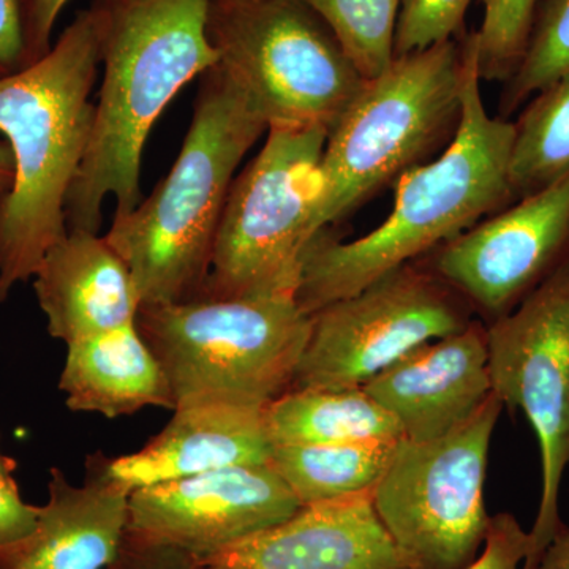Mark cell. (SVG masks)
Instances as JSON below:
<instances>
[{
  "label": "cell",
  "mask_w": 569,
  "mask_h": 569,
  "mask_svg": "<svg viewBox=\"0 0 569 569\" xmlns=\"http://www.w3.org/2000/svg\"><path fill=\"white\" fill-rule=\"evenodd\" d=\"M325 127H269L231 183L200 298L295 293L317 238Z\"/></svg>",
  "instance_id": "obj_7"
},
{
  "label": "cell",
  "mask_w": 569,
  "mask_h": 569,
  "mask_svg": "<svg viewBox=\"0 0 569 569\" xmlns=\"http://www.w3.org/2000/svg\"><path fill=\"white\" fill-rule=\"evenodd\" d=\"M130 496L108 473L102 452L88 459L82 486L52 467L36 529L0 548V569H107L129 529Z\"/></svg>",
  "instance_id": "obj_16"
},
{
  "label": "cell",
  "mask_w": 569,
  "mask_h": 569,
  "mask_svg": "<svg viewBox=\"0 0 569 569\" xmlns=\"http://www.w3.org/2000/svg\"><path fill=\"white\" fill-rule=\"evenodd\" d=\"M59 388L70 410L110 419L148 407L174 410L162 366L137 321L67 346Z\"/></svg>",
  "instance_id": "obj_19"
},
{
  "label": "cell",
  "mask_w": 569,
  "mask_h": 569,
  "mask_svg": "<svg viewBox=\"0 0 569 569\" xmlns=\"http://www.w3.org/2000/svg\"><path fill=\"white\" fill-rule=\"evenodd\" d=\"M492 392L526 415L541 456V498L522 569L563 527L560 490L569 466V258L515 310L488 326Z\"/></svg>",
  "instance_id": "obj_11"
},
{
  "label": "cell",
  "mask_w": 569,
  "mask_h": 569,
  "mask_svg": "<svg viewBox=\"0 0 569 569\" xmlns=\"http://www.w3.org/2000/svg\"><path fill=\"white\" fill-rule=\"evenodd\" d=\"M466 70V41L451 39L399 56L383 73L366 80L328 132L318 233L455 137Z\"/></svg>",
  "instance_id": "obj_6"
},
{
  "label": "cell",
  "mask_w": 569,
  "mask_h": 569,
  "mask_svg": "<svg viewBox=\"0 0 569 569\" xmlns=\"http://www.w3.org/2000/svg\"><path fill=\"white\" fill-rule=\"evenodd\" d=\"M203 560L206 569H407L372 492L305 505Z\"/></svg>",
  "instance_id": "obj_15"
},
{
  "label": "cell",
  "mask_w": 569,
  "mask_h": 569,
  "mask_svg": "<svg viewBox=\"0 0 569 569\" xmlns=\"http://www.w3.org/2000/svg\"><path fill=\"white\" fill-rule=\"evenodd\" d=\"M329 26L365 80L395 61V39L402 0H305Z\"/></svg>",
  "instance_id": "obj_23"
},
{
  "label": "cell",
  "mask_w": 569,
  "mask_h": 569,
  "mask_svg": "<svg viewBox=\"0 0 569 569\" xmlns=\"http://www.w3.org/2000/svg\"><path fill=\"white\" fill-rule=\"evenodd\" d=\"M463 41L467 70L455 137L438 159L400 176L395 209L376 230L351 242L332 241L326 231L313 239L296 288V301L309 316L415 263L515 201L508 178L515 123L486 110L477 33Z\"/></svg>",
  "instance_id": "obj_2"
},
{
  "label": "cell",
  "mask_w": 569,
  "mask_h": 569,
  "mask_svg": "<svg viewBox=\"0 0 569 569\" xmlns=\"http://www.w3.org/2000/svg\"><path fill=\"white\" fill-rule=\"evenodd\" d=\"M216 67L268 127L331 129L365 86L305 0H212Z\"/></svg>",
  "instance_id": "obj_8"
},
{
  "label": "cell",
  "mask_w": 569,
  "mask_h": 569,
  "mask_svg": "<svg viewBox=\"0 0 569 569\" xmlns=\"http://www.w3.org/2000/svg\"><path fill=\"white\" fill-rule=\"evenodd\" d=\"M33 36L31 0H0V78L43 59Z\"/></svg>",
  "instance_id": "obj_27"
},
{
  "label": "cell",
  "mask_w": 569,
  "mask_h": 569,
  "mask_svg": "<svg viewBox=\"0 0 569 569\" xmlns=\"http://www.w3.org/2000/svg\"><path fill=\"white\" fill-rule=\"evenodd\" d=\"M272 447L399 440L395 418L365 389H298L284 392L264 408Z\"/></svg>",
  "instance_id": "obj_20"
},
{
  "label": "cell",
  "mask_w": 569,
  "mask_h": 569,
  "mask_svg": "<svg viewBox=\"0 0 569 569\" xmlns=\"http://www.w3.org/2000/svg\"><path fill=\"white\" fill-rule=\"evenodd\" d=\"M399 440L274 447L269 466L305 507L372 492L387 473Z\"/></svg>",
  "instance_id": "obj_21"
},
{
  "label": "cell",
  "mask_w": 569,
  "mask_h": 569,
  "mask_svg": "<svg viewBox=\"0 0 569 569\" xmlns=\"http://www.w3.org/2000/svg\"><path fill=\"white\" fill-rule=\"evenodd\" d=\"M362 389L396 419L406 440L448 436L492 396L488 328L473 320L415 348Z\"/></svg>",
  "instance_id": "obj_14"
},
{
  "label": "cell",
  "mask_w": 569,
  "mask_h": 569,
  "mask_svg": "<svg viewBox=\"0 0 569 569\" xmlns=\"http://www.w3.org/2000/svg\"><path fill=\"white\" fill-rule=\"evenodd\" d=\"M529 531L509 512L490 518L488 537L477 560L466 569H519L529 553Z\"/></svg>",
  "instance_id": "obj_29"
},
{
  "label": "cell",
  "mask_w": 569,
  "mask_h": 569,
  "mask_svg": "<svg viewBox=\"0 0 569 569\" xmlns=\"http://www.w3.org/2000/svg\"><path fill=\"white\" fill-rule=\"evenodd\" d=\"M0 468H14V462L0 452Z\"/></svg>",
  "instance_id": "obj_34"
},
{
  "label": "cell",
  "mask_w": 569,
  "mask_h": 569,
  "mask_svg": "<svg viewBox=\"0 0 569 569\" xmlns=\"http://www.w3.org/2000/svg\"><path fill=\"white\" fill-rule=\"evenodd\" d=\"M212 0H93L102 88L80 171L67 194L69 230L99 233L142 201L141 160L153 123L183 86L219 61L209 39Z\"/></svg>",
  "instance_id": "obj_1"
},
{
  "label": "cell",
  "mask_w": 569,
  "mask_h": 569,
  "mask_svg": "<svg viewBox=\"0 0 569 569\" xmlns=\"http://www.w3.org/2000/svg\"><path fill=\"white\" fill-rule=\"evenodd\" d=\"M299 508L274 468L236 466L134 490L129 529L206 559Z\"/></svg>",
  "instance_id": "obj_13"
},
{
  "label": "cell",
  "mask_w": 569,
  "mask_h": 569,
  "mask_svg": "<svg viewBox=\"0 0 569 569\" xmlns=\"http://www.w3.org/2000/svg\"><path fill=\"white\" fill-rule=\"evenodd\" d=\"M471 0H402L395 39V58L456 39Z\"/></svg>",
  "instance_id": "obj_26"
},
{
  "label": "cell",
  "mask_w": 569,
  "mask_h": 569,
  "mask_svg": "<svg viewBox=\"0 0 569 569\" xmlns=\"http://www.w3.org/2000/svg\"><path fill=\"white\" fill-rule=\"evenodd\" d=\"M69 2L70 0H31L33 36L41 56L50 52L56 22Z\"/></svg>",
  "instance_id": "obj_31"
},
{
  "label": "cell",
  "mask_w": 569,
  "mask_h": 569,
  "mask_svg": "<svg viewBox=\"0 0 569 569\" xmlns=\"http://www.w3.org/2000/svg\"><path fill=\"white\" fill-rule=\"evenodd\" d=\"M485 18L477 33L478 70L485 81H508L527 44L539 0H481Z\"/></svg>",
  "instance_id": "obj_25"
},
{
  "label": "cell",
  "mask_w": 569,
  "mask_h": 569,
  "mask_svg": "<svg viewBox=\"0 0 569 569\" xmlns=\"http://www.w3.org/2000/svg\"><path fill=\"white\" fill-rule=\"evenodd\" d=\"M268 123L217 69L206 71L170 173L104 234L133 277L141 306L203 293L234 173Z\"/></svg>",
  "instance_id": "obj_4"
},
{
  "label": "cell",
  "mask_w": 569,
  "mask_h": 569,
  "mask_svg": "<svg viewBox=\"0 0 569 569\" xmlns=\"http://www.w3.org/2000/svg\"><path fill=\"white\" fill-rule=\"evenodd\" d=\"M173 413L140 451L107 458L108 473L130 493L220 468L271 462L274 447L266 430L264 410L190 406L174 408Z\"/></svg>",
  "instance_id": "obj_18"
},
{
  "label": "cell",
  "mask_w": 569,
  "mask_h": 569,
  "mask_svg": "<svg viewBox=\"0 0 569 569\" xmlns=\"http://www.w3.org/2000/svg\"><path fill=\"white\" fill-rule=\"evenodd\" d=\"M107 569H206L203 560L181 548L127 529L118 557Z\"/></svg>",
  "instance_id": "obj_28"
},
{
  "label": "cell",
  "mask_w": 569,
  "mask_h": 569,
  "mask_svg": "<svg viewBox=\"0 0 569 569\" xmlns=\"http://www.w3.org/2000/svg\"><path fill=\"white\" fill-rule=\"evenodd\" d=\"M569 258V174L438 247L432 269L490 321Z\"/></svg>",
  "instance_id": "obj_12"
},
{
  "label": "cell",
  "mask_w": 569,
  "mask_h": 569,
  "mask_svg": "<svg viewBox=\"0 0 569 569\" xmlns=\"http://www.w3.org/2000/svg\"><path fill=\"white\" fill-rule=\"evenodd\" d=\"M33 290L51 337L66 346L134 323L141 301L129 266L104 236L69 230L44 254Z\"/></svg>",
  "instance_id": "obj_17"
},
{
  "label": "cell",
  "mask_w": 569,
  "mask_h": 569,
  "mask_svg": "<svg viewBox=\"0 0 569 569\" xmlns=\"http://www.w3.org/2000/svg\"><path fill=\"white\" fill-rule=\"evenodd\" d=\"M13 470L0 468V548L29 537L39 518V507L22 500Z\"/></svg>",
  "instance_id": "obj_30"
},
{
  "label": "cell",
  "mask_w": 569,
  "mask_h": 569,
  "mask_svg": "<svg viewBox=\"0 0 569 569\" xmlns=\"http://www.w3.org/2000/svg\"><path fill=\"white\" fill-rule=\"evenodd\" d=\"M310 323L295 293L141 306L137 316L174 408L264 410L293 388Z\"/></svg>",
  "instance_id": "obj_5"
},
{
  "label": "cell",
  "mask_w": 569,
  "mask_h": 569,
  "mask_svg": "<svg viewBox=\"0 0 569 569\" xmlns=\"http://www.w3.org/2000/svg\"><path fill=\"white\" fill-rule=\"evenodd\" d=\"M569 174V71L550 82L515 123L509 186L515 200Z\"/></svg>",
  "instance_id": "obj_22"
},
{
  "label": "cell",
  "mask_w": 569,
  "mask_h": 569,
  "mask_svg": "<svg viewBox=\"0 0 569 569\" xmlns=\"http://www.w3.org/2000/svg\"><path fill=\"white\" fill-rule=\"evenodd\" d=\"M99 67L96 21L86 9L43 59L0 78V134L14 170L0 192V305L69 233L67 194L91 138Z\"/></svg>",
  "instance_id": "obj_3"
},
{
  "label": "cell",
  "mask_w": 569,
  "mask_h": 569,
  "mask_svg": "<svg viewBox=\"0 0 569 569\" xmlns=\"http://www.w3.org/2000/svg\"><path fill=\"white\" fill-rule=\"evenodd\" d=\"M471 310L432 269L400 266L310 316L293 388L361 389L415 348L462 331Z\"/></svg>",
  "instance_id": "obj_10"
},
{
  "label": "cell",
  "mask_w": 569,
  "mask_h": 569,
  "mask_svg": "<svg viewBox=\"0 0 569 569\" xmlns=\"http://www.w3.org/2000/svg\"><path fill=\"white\" fill-rule=\"evenodd\" d=\"M13 173V157H11L9 144L6 141H0V192L10 189Z\"/></svg>",
  "instance_id": "obj_33"
},
{
  "label": "cell",
  "mask_w": 569,
  "mask_h": 569,
  "mask_svg": "<svg viewBox=\"0 0 569 569\" xmlns=\"http://www.w3.org/2000/svg\"><path fill=\"white\" fill-rule=\"evenodd\" d=\"M503 403L496 395L448 436L400 438L373 507L407 569H466L490 526L485 486Z\"/></svg>",
  "instance_id": "obj_9"
},
{
  "label": "cell",
  "mask_w": 569,
  "mask_h": 569,
  "mask_svg": "<svg viewBox=\"0 0 569 569\" xmlns=\"http://www.w3.org/2000/svg\"><path fill=\"white\" fill-rule=\"evenodd\" d=\"M533 569H569V527H561Z\"/></svg>",
  "instance_id": "obj_32"
},
{
  "label": "cell",
  "mask_w": 569,
  "mask_h": 569,
  "mask_svg": "<svg viewBox=\"0 0 569 569\" xmlns=\"http://www.w3.org/2000/svg\"><path fill=\"white\" fill-rule=\"evenodd\" d=\"M569 71V0H539L529 44L501 97V114L518 110L535 93Z\"/></svg>",
  "instance_id": "obj_24"
}]
</instances>
